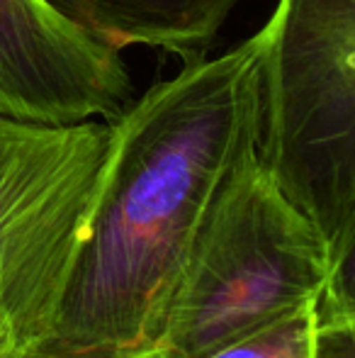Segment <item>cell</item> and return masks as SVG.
I'll list each match as a JSON object with an SVG mask.
<instances>
[{
	"instance_id": "obj_1",
	"label": "cell",
	"mask_w": 355,
	"mask_h": 358,
	"mask_svg": "<svg viewBox=\"0 0 355 358\" xmlns=\"http://www.w3.org/2000/svg\"><path fill=\"white\" fill-rule=\"evenodd\" d=\"M268 37L185 64L117 120L100 193L49 329L27 358H156L204 215L258 149Z\"/></svg>"
},
{
	"instance_id": "obj_2",
	"label": "cell",
	"mask_w": 355,
	"mask_h": 358,
	"mask_svg": "<svg viewBox=\"0 0 355 358\" xmlns=\"http://www.w3.org/2000/svg\"><path fill=\"white\" fill-rule=\"evenodd\" d=\"M328 266L322 231L248 151L199 224L156 358H204L317 305Z\"/></svg>"
},
{
	"instance_id": "obj_3",
	"label": "cell",
	"mask_w": 355,
	"mask_h": 358,
	"mask_svg": "<svg viewBox=\"0 0 355 358\" xmlns=\"http://www.w3.org/2000/svg\"><path fill=\"white\" fill-rule=\"evenodd\" d=\"M263 29L258 156L331 259L355 222V0H278Z\"/></svg>"
},
{
	"instance_id": "obj_4",
	"label": "cell",
	"mask_w": 355,
	"mask_h": 358,
	"mask_svg": "<svg viewBox=\"0 0 355 358\" xmlns=\"http://www.w3.org/2000/svg\"><path fill=\"white\" fill-rule=\"evenodd\" d=\"M114 127L0 113V324L29 351L49 329L100 193Z\"/></svg>"
},
{
	"instance_id": "obj_5",
	"label": "cell",
	"mask_w": 355,
	"mask_h": 358,
	"mask_svg": "<svg viewBox=\"0 0 355 358\" xmlns=\"http://www.w3.org/2000/svg\"><path fill=\"white\" fill-rule=\"evenodd\" d=\"M122 52L90 39L44 0H0V113L37 122L117 120L132 105Z\"/></svg>"
},
{
	"instance_id": "obj_6",
	"label": "cell",
	"mask_w": 355,
	"mask_h": 358,
	"mask_svg": "<svg viewBox=\"0 0 355 358\" xmlns=\"http://www.w3.org/2000/svg\"><path fill=\"white\" fill-rule=\"evenodd\" d=\"M90 39L144 47L192 64L204 59L239 0H44Z\"/></svg>"
},
{
	"instance_id": "obj_7",
	"label": "cell",
	"mask_w": 355,
	"mask_h": 358,
	"mask_svg": "<svg viewBox=\"0 0 355 358\" xmlns=\"http://www.w3.org/2000/svg\"><path fill=\"white\" fill-rule=\"evenodd\" d=\"M317 305L285 315L204 358H317Z\"/></svg>"
},
{
	"instance_id": "obj_8",
	"label": "cell",
	"mask_w": 355,
	"mask_h": 358,
	"mask_svg": "<svg viewBox=\"0 0 355 358\" xmlns=\"http://www.w3.org/2000/svg\"><path fill=\"white\" fill-rule=\"evenodd\" d=\"M319 324L355 317V222L331 251L328 278L317 300Z\"/></svg>"
},
{
	"instance_id": "obj_9",
	"label": "cell",
	"mask_w": 355,
	"mask_h": 358,
	"mask_svg": "<svg viewBox=\"0 0 355 358\" xmlns=\"http://www.w3.org/2000/svg\"><path fill=\"white\" fill-rule=\"evenodd\" d=\"M317 358H355V317L319 324Z\"/></svg>"
},
{
	"instance_id": "obj_10",
	"label": "cell",
	"mask_w": 355,
	"mask_h": 358,
	"mask_svg": "<svg viewBox=\"0 0 355 358\" xmlns=\"http://www.w3.org/2000/svg\"><path fill=\"white\" fill-rule=\"evenodd\" d=\"M0 358H27V351L20 349V346H5L0 351Z\"/></svg>"
},
{
	"instance_id": "obj_11",
	"label": "cell",
	"mask_w": 355,
	"mask_h": 358,
	"mask_svg": "<svg viewBox=\"0 0 355 358\" xmlns=\"http://www.w3.org/2000/svg\"><path fill=\"white\" fill-rule=\"evenodd\" d=\"M5 346H17V344H15V341H13V336H10L8 331L3 329V324H0V351H3Z\"/></svg>"
}]
</instances>
